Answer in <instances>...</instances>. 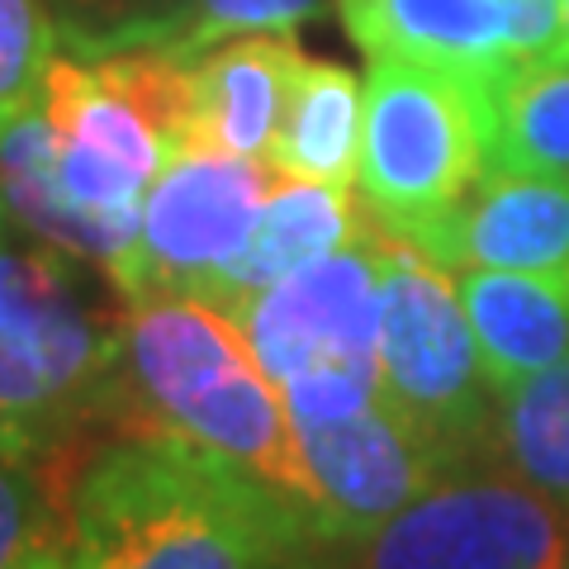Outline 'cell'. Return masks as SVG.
<instances>
[{
	"instance_id": "obj_4",
	"label": "cell",
	"mask_w": 569,
	"mask_h": 569,
	"mask_svg": "<svg viewBox=\"0 0 569 569\" xmlns=\"http://www.w3.org/2000/svg\"><path fill=\"white\" fill-rule=\"evenodd\" d=\"M104 284V271L24 233L0 204V418L33 451L129 395L123 309Z\"/></svg>"
},
{
	"instance_id": "obj_27",
	"label": "cell",
	"mask_w": 569,
	"mask_h": 569,
	"mask_svg": "<svg viewBox=\"0 0 569 569\" xmlns=\"http://www.w3.org/2000/svg\"><path fill=\"white\" fill-rule=\"evenodd\" d=\"M565 569H569V565H565Z\"/></svg>"
},
{
	"instance_id": "obj_8",
	"label": "cell",
	"mask_w": 569,
	"mask_h": 569,
	"mask_svg": "<svg viewBox=\"0 0 569 569\" xmlns=\"http://www.w3.org/2000/svg\"><path fill=\"white\" fill-rule=\"evenodd\" d=\"M569 518L518 475L456 466L376 531L299 569H565Z\"/></svg>"
},
{
	"instance_id": "obj_3",
	"label": "cell",
	"mask_w": 569,
	"mask_h": 569,
	"mask_svg": "<svg viewBox=\"0 0 569 569\" xmlns=\"http://www.w3.org/2000/svg\"><path fill=\"white\" fill-rule=\"evenodd\" d=\"M123 380L133 422L200 441L290 498L313 531V479L290 408L228 309L194 295H142L123 305Z\"/></svg>"
},
{
	"instance_id": "obj_17",
	"label": "cell",
	"mask_w": 569,
	"mask_h": 569,
	"mask_svg": "<svg viewBox=\"0 0 569 569\" xmlns=\"http://www.w3.org/2000/svg\"><path fill=\"white\" fill-rule=\"evenodd\" d=\"M489 171L569 176V58L522 62L498 86Z\"/></svg>"
},
{
	"instance_id": "obj_5",
	"label": "cell",
	"mask_w": 569,
	"mask_h": 569,
	"mask_svg": "<svg viewBox=\"0 0 569 569\" xmlns=\"http://www.w3.org/2000/svg\"><path fill=\"white\" fill-rule=\"evenodd\" d=\"M493 86L403 58H370L356 190L370 223L413 252L489 176Z\"/></svg>"
},
{
	"instance_id": "obj_1",
	"label": "cell",
	"mask_w": 569,
	"mask_h": 569,
	"mask_svg": "<svg viewBox=\"0 0 569 569\" xmlns=\"http://www.w3.org/2000/svg\"><path fill=\"white\" fill-rule=\"evenodd\" d=\"M71 569H299L313 531L290 498L200 441L138 422L67 498Z\"/></svg>"
},
{
	"instance_id": "obj_18",
	"label": "cell",
	"mask_w": 569,
	"mask_h": 569,
	"mask_svg": "<svg viewBox=\"0 0 569 569\" xmlns=\"http://www.w3.org/2000/svg\"><path fill=\"white\" fill-rule=\"evenodd\" d=\"M493 447L522 485L569 508V361L498 399Z\"/></svg>"
},
{
	"instance_id": "obj_16",
	"label": "cell",
	"mask_w": 569,
	"mask_h": 569,
	"mask_svg": "<svg viewBox=\"0 0 569 569\" xmlns=\"http://www.w3.org/2000/svg\"><path fill=\"white\" fill-rule=\"evenodd\" d=\"M361 114L366 81L342 62L305 58L276 129L271 167L295 181L351 190L356 162H361Z\"/></svg>"
},
{
	"instance_id": "obj_9",
	"label": "cell",
	"mask_w": 569,
	"mask_h": 569,
	"mask_svg": "<svg viewBox=\"0 0 569 569\" xmlns=\"http://www.w3.org/2000/svg\"><path fill=\"white\" fill-rule=\"evenodd\" d=\"M280 171L257 157L181 148L142 200L138 252L123 284V305L142 295H194L228 276L252 242Z\"/></svg>"
},
{
	"instance_id": "obj_11",
	"label": "cell",
	"mask_w": 569,
	"mask_h": 569,
	"mask_svg": "<svg viewBox=\"0 0 569 569\" xmlns=\"http://www.w3.org/2000/svg\"><path fill=\"white\" fill-rule=\"evenodd\" d=\"M422 257L447 271L485 266L569 284V176L489 171Z\"/></svg>"
},
{
	"instance_id": "obj_23",
	"label": "cell",
	"mask_w": 569,
	"mask_h": 569,
	"mask_svg": "<svg viewBox=\"0 0 569 569\" xmlns=\"http://www.w3.org/2000/svg\"><path fill=\"white\" fill-rule=\"evenodd\" d=\"M508 24V48L522 62H546L560 52V0H493Z\"/></svg>"
},
{
	"instance_id": "obj_7",
	"label": "cell",
	"mask_w": 569,
	"mask_h": 569,
	"mask_svg": "<svg viewBox=\"0 0 569 569\" xmlns=\"http://www.w3.org/2000/svg\"><path fill=\"white\" fill-rule=\"evenodd\" d=\"M380 389L385 403L413 422L451 470L493 447L498 399L460 309L456 271L395 238H385Z\"/></svg>"
},
{
	"instance_id": "obj_25",
	"label": "cell",
	"mask_w": 569,
	"mask_h": 569,
	"mask_svg": "<svg viewBox=\"0 0 569 569\" xmlns=\"http://www.w3.org/2000/svg\"><path fill=\"white\" fill-rule=\"evenodd\" d=\"M0 451H6V456H39V451H33L29 441H24L20 432H14V427H10L6 418H0Z\"/></svg>"
},
{
	"instance_id": "obj_13",
	"label": "cell",
	"mask_w": 569,
	"mask_h": 569,
	"mask_svg": "<svg viewBox=\"0 0 569 569\" xmlns=\"http://www.w3.org/2000/svg\"><path fill=\"white\" fill-rule=\"evenodd\" d=\"M337 14L370 58L441 67L493 91L518 71L493 0H337Z\"/></svg>"
},
{
	"instance_id": "obj_2",
	"label": "cell",
	"mask_w": 569,
	"mask_h": 569,
	"mask_svg": "<svg viewBox=\"0 0 569 569\" xmlns=\"http://www.w3.org/2000/svg\"><path fill=\"white\" fill-rule=\"evenodd\" d=\"M52 186L81 228V261L110 276L133 271L142 200L190 142V62L162 48L58 52L43 81Z\"/></svg>"
},
{
	"instance_id": "obj_6",
	"label": "cell",
	"mask_w": 569,
	"mask_h": 569,
	"mask_svg": "<svg viewBox=\"0 0 569 569\" xmlns=\"http://www.w3.org/2000/svg\"><path fill=\"white\" fill-rule=\"evenodd\" d=\"M385 238L370 223L342 252L276 280L233 309L295 427L337 422L380 403Z\"/></svg>"
},
{
	"instance_id": "obj_12",
	"label": "cell",
	"mask_w": 569,
	"mask_h": 569,
	"mask_svg": "<svg viewBox=\"0 0 569 569\" xmlns=\"http://www.w3.org/2000/svg\"><path fill=\"white\" fill-rule=\"evenodd\" d=\"M305 62L295 33H242L190 62V142L271 162L284 100Z\"/></svg>"
},
{
	"instance_id": "obj_20",
	"label": "cell",
	"mask_w": 569,
	"mask_h": 569,
	"mask_svg": "<svg viewBox=\"0 0 569 569\" xmlns=\"http://www.w3.org/2000/svg\"><path fill=\"white\" fill-rule=\"evenodd\" d=\"M62 52L43 0H0V138L43 104V81Z\"/></svg>"
},
{
	"instance_id": "obj_10",
	"label": "cell",
	"mask_w": 569,
	"mask_h": 569,
	"mask_svg": "<svg viewBox=\"0 0 569 569\" xmlns=\"http://www.w3.org/2000/svg\"><path fill=\"white\" fill-rule=\"evenodd\" d=\"M295 432L313 479V550L376 531L451 470L432 441L385 399L351 418Z\"/></svg>"
},
{
	"instance_id": "obj_24",
	"label": "cell",
	"mask_w": 569,
	"mask_h": 569,
	"mask_svg": "<svg viewBox=\"0 0 569 569\" xmlns=\"http://www.w3.org/2000/svg\"><path fill=\"white\" fill-rule=\"evenodd\" d=\"M20 569H71V550H67V546H48V550H39L33 560H24Z\"/></svg>"
},
{
	"instance_id": "obj_19",
	"label": "cell",
	"mask_w": 569,
	"mask_h": 569,
	"mask_svg": "<svg viewBox=\"0 0 569 569\" xmlns=\"http://www.w3.org/2000/svg\"><path fill=\"white\" fill-rule=\"evenodd\" d=\"M323 6L328 0H181V10L171 14V24L152 48L194 62L209 48L242 39V33H295L299 24L318 20Z\"/></svg>"
},
{
	"instance_id": "obj_15",
	"label": "cell",
	"mask_w": 569,
	"mask_h": 569,
	"mask_svg": "<svg viewBox=\"0 0 569 569\" xmlns=\"http://www.w3.org/2000/svg\"><path fill=\"white\" fill-rule=\"evenodd\" d=\"M370 228L366 204L342 186H318V181H295L280 176L266 213L257 223L247 252L228 266V276L209 290V305H219L233 313L252 295L271 290L276 280L305 271V266L323 261L332 252H342L347 242H356Z\"/></svg>"
},
{
	"instance_id": "obj_21",
	"label": "cell",
	"mask_w": 569,
	"mask_h": 569,
	"mask_svg": "<svg viewBox=\"0 0 569 569\" xmlns=\"http://www.w3.org/2000/svg\"><path fill=\"white\" fill-rule=\"evenodd\" d=\"M67 52L96 58L119 48H152L181 0H43Z\"/></svg>"
},
{
	"instance_id": "obj_14",
	"label": "cell",
	"mask_w": 569,
	"mask_h": 569,
	"mask_svg": "<svg viewBox=\"0 0 569 569\" xmlns=\"http://www.w3.org/2000/svg\"><path fill=\"white\" fill-rule=\"evenodd\" d=\"M456 290L493 399L569 361V284L466 266L456 271Z\"/></svg>"
},
{
	"instance_id": "obj_26",
	"label": "cell",
	"mask_w": 569,
	"mask_h": 569,
	"mask_svg": "<svg viewBox=\"0 0 569 569\" xmlns=\"http://www.w3.org/2000/svg\"><path fill=\"white\" fill-rule=\"evenodd\" d=\"M556 58H569V0H560V52Z\"/></svg>"
},
{
	"instance_id": "obj_22",
	"label": "cell",
	"mask_w": 569,
	"mask_h": 569,
	"mask_svg": "<svg viewBox=\"0 0 569 569\" xmlns=\"http://www.w3.org/2000/svg\"><path fill=\"white\" fill-rule=\"evenodd\" d=\"M48 546H58V512L39 466L0 451V569H20Z\"/></svg>"
}]
</instances>
